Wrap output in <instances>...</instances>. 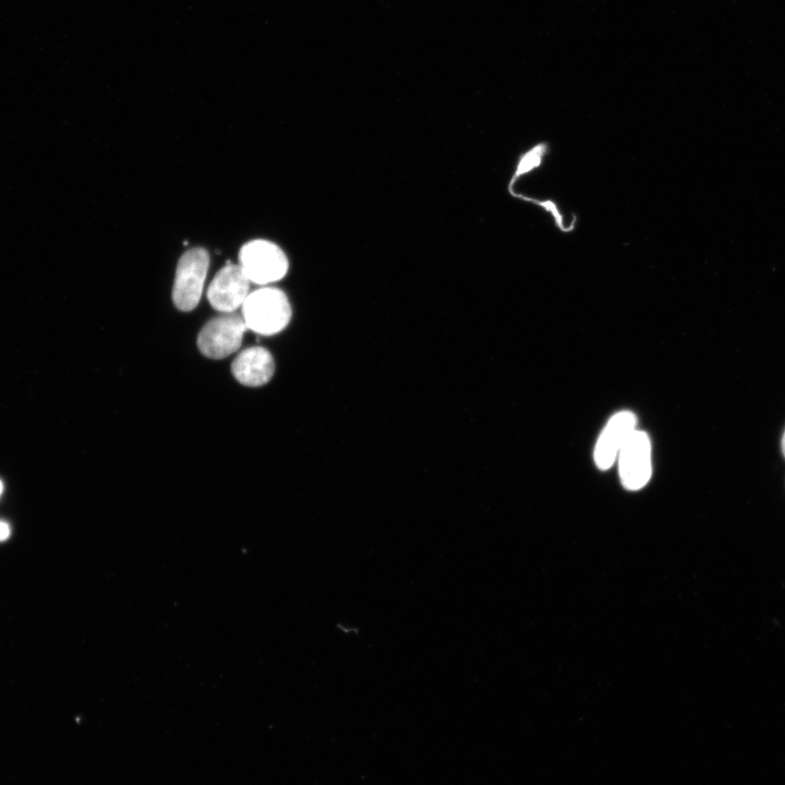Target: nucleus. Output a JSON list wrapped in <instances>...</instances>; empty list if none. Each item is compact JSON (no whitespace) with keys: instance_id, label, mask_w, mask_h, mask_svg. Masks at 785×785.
<instances>
[{"instance_id":"obj_1","label":"nucleus","mask_w":785,"mask_h":785,"mask_svg":"<svg viewBox=\"0 0 785 785\" xmlns=\"http://www.w3.org/2000/svg\"><path fill=\"white\" fill-rule=\"evenodd\" d=\"M241 309L246 328L263 336H271L285 329L292 314L286 293L273 287L251 292Z\"/></svg>"},{"instance_id":"obj_2","label":"nucleus","mask_w":785,"mask_h":785,"mask_svg":"<svg viewBox=\"0 0 785 785\" xmlns=\"http://www.w3.org/2000/svg\"><path fill=\"white\" fill-rule=\"evenodd\" d=\"M239 262L249 280L261 286L280 280L289 267L281 247L262 239L245 243L240 250Z\"/></svg>"},{"instance_id":"obj_3","label":"nucleus","mask_w":785,"mask_h":785,"mask_svg":"<svg viewBox=\"0 0 785 785\" xmlns=\"http://www.w3.org/2000/svg\"><path fill=\"white\" fill-rule=\"evenodd\" d=\"M208 266L209 255L203 247L190 249L180 257L172 289L173 303L180 311H192L198 304Z\"/></svg>"},{"instance_id":"obj_4","label":"nucleus","mask_w":785,"mask_h":785,"mask_svg":"<svg viewBox=\"0 0 785 785\" xmlns=\"http://www.w3.org/2000/svg\"><path fill=\"white\" fill-rule=\"evenodd\" d=\"M246 329L242 316L222 313L204 325L197 337L198 349L212 359L226 358L240 348Z\"/></svg>"},{"instance_id":"obj_5","label":"nucleus","mask_w":785,"mask_h":785,"mask_svg":"<svg viewBox=\"0 0 785 785\" xmlns=\"http://www.w3.org/2000/svg\"><path fill=\"white\" fill-rule=\"evenodd\" d=\"M616 462L623 485L631 491L642 488L652 473L651 442L648 434L636 430L621 448Z\"/></svg>"},{"instance_id":"obj_6","label":"nucleus","mask_w":785,"mask_h":785,"mask_svg":"<svg viewBox=\"0 0 785 785\" xmlns=\"http://www.w3.org/2000/svg\"><path fill=\"white\" fill-rule=\"evenodd\" d=\"M251 281L240 265L228 263L213 278L207 299L221 313H233L250 294Z\"/></svg>"},{"instance_id":"obj_7","label":"nucleus","mask_w":785,"mask_h":785,"mask_svg":"<svg viewBox=\"0 0 785 785\" xmlns=\"http://www.w3.org/2000/svg\"><path fill=\"white\" fill-rule=\"evenodd\" d=\"M636 415L628 410L615 413L601 432L594 448V461L599 469L607 470L617 460V457L637 430Z\"/></svg>"},{"instance_id":"obj_8","label":"nucleus","mask_w":785,"mask_h":785,"mask_svg":"<svg viewBox=\"0 0 785 785\" xmlns=\"http://www.w3.org/2000/svg\"><path fill=\"white\" fill-rule=\"evenodd\" d=\"M234 378L245 386L257 387L268 383L275 372V362L268 350L250 347L241 351L231 364Z\"/></svg>"},{"instance_id":"obj_9","label":"nucleus","mask_w":785,"mask_h":785,"mask_svg":"<svg viewBox=\"0 0 785 785\" xmlns=\"http://www.w3.org/2000/svg\"><path fill=\"white\" fill-rule=\"evenodd\" d=\"M548 153L550 144L546 141H541L520 154L508 184L510 195L515 192V185L520 178L541 168Z\"/></svg>"},{"instance_id":"obj_10","label":"nucleus","mask_w":785,"mask_h":785,"mask_svg":"<svg viewBox=\"0 0 785 785\" xmlns=\"http://www.w3.org/2000/svg\"><path fill=\"white\" fill-rule=\"evenodd\" d=\"M514 197L520 198L524 202L532 203V204L541 207L545 213H547L552 216L555 226L561 232L567 233L575 229V227L566 226L565 217H564L563 213L560 212L558 204L554 200L535 198V197H530V196L519 194V193H517Z\"/></svg>"},{"instance_id":"obj_11","label":"nucleus","mask_w":785,"mask_h":785,"mask_svg":"<svg viewBox=\"0 0 785 785\" xmlns=\"http://www.w3.org/2000/svg\"><path fill=\"white\" fill-rule=\"evenodd\" d=\"M10 536V527L8 523L0 521V541H4Z\"/></svg>"},{"instance_id":"obj_12","label":"nucleus","mask_w":785,"mask_h":785,"mask_svg":"<svg viewBox=\"0 0 785 785\" xmlns=\"http://www.w3.org/2000/svg\"><path fill=\"white\" fill-rule=\"evenodd\" d=\"M781 448H782V454H783V456H784V458H785V432H784L783 437H782Z\"/></svg>"},{"instance_id":"obj_13","label":"nucleus","mask_w":785,"mask_h":785,"mask_svg":"<svg viewBox=\"0 0 785 785\" xmlns=\"http://www.w3.org/2000/svg\"><path fill=\"white\" fill-rule=\"evenodd\" d=\"M2 490H3V485H2V483H1V481H0V495H1V493H2Z\"/></svg>"}]
</instances>
